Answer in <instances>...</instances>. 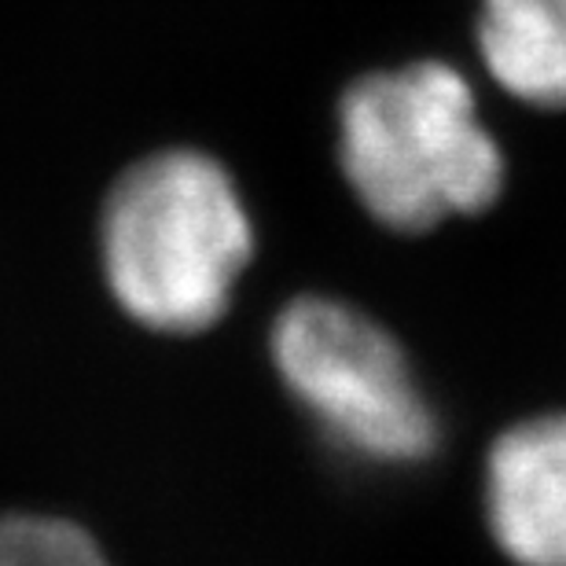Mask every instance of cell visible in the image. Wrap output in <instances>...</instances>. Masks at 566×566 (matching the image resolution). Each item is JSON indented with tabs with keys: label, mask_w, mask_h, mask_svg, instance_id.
<instances>
[{
	"label": "cell",
	"mask_w": 566,
	"mask_h": 566,
	"mask_svg": "<svg viewBox=\"0 0 566 566\" xmlns=\"http://www.w3.org/2000/svg\"><path fill=\"white\" fill-rule=\"evenodd\" d=\"M254 224L232 174L174 147L122 174L104 207L99 254L111 294L155 332H202L232 302Z\"/></svg>",
	"instance_id": "obj_1"
},
{
	"label": "cell",
	"mask_w": 566,
	"mask_h": 566,
	"mask_svg": "<svg viewBox=\"0 0 566 566\" xmlns=\"http://www.w3.org/2000/svg\"><path fill=\"white\" fill-rule=\"evenodd\" d=\"M338 158L379 224L427 232L449 213H482L504 191V155L457 66L412 63L368 74L338 104Z\"/></svg>",
	"instance_id": "obj_2"
},
{
	"label": "cell",
	"mask_w": 566,
	"mask_h": 566,
	"mask_svg": "<svg viewBox=\"0 0 566 566\" xmlns=\"http://www.w3.org/2000/svg\"><path fill=\"white\" fill-rule=\"evenodd\" d=\"M273 360L327 438L376 463H420L438 420L405 349L371 316L335 298H294L276 316Z\"/></svg>",
	"instance_id": "obj_3"
},
{
	"label": "cell",
	"mask_w": 566,
	"mask_h": 566,
	"mask_svg": "<svg viewBox=\"0 0 566 566\" xmlns=\"http://www.w3.org/2000/svg\"><path fill=\"white\" fill-rule=\"evenodd\" d=\"M485 526L515 566H566V412L507 427L485 457Z\"/></svg>",
	"instance_id": "obj_4"
},
{
	"label": "cell",
	"mask_w": 566,
	"mask_h": 566,
	"mask_svg": "<svg viewBox=\"0 0 566 566\" xmlns=\"http://www.w3.org/2000/svg\"><path fill=\"white\" fill-rule=\"evenodd\" d=\"M479 49L501 88L523 104L566 107V15L559 0H482Z\"/></svg>",
	"instance_id": "obj_5"
},
{
	"label": "cell",
	"mask_w": 566,
	"mask_h": 566,
	"mask_svg": "<svg viewBox=\"0 0 566 566\" xmlns=\"http://www.w3.org/2000/svg\"><path fill=\"white\" fill-rule=\"evenodd\" d=\"M0 566H107L82 526L52 515L0 518Z\"/></svg>",
	"instance_id": "obj_6"
},
{
	"label": "cell",
	"mask_w": 566,
	"mask_h": 566,
	"mask_svg": "<svg viewBox=\"0 0 566 566\" xmlns=\"http://www.w3.org/2000/svg\"><path fill=\"white\" fill-rule=\"evenodd\" d=\"M559 8H563V15H566V0H559Z\"/></svg>",
	"instance_id": "obj_7"
}]
</instances>
